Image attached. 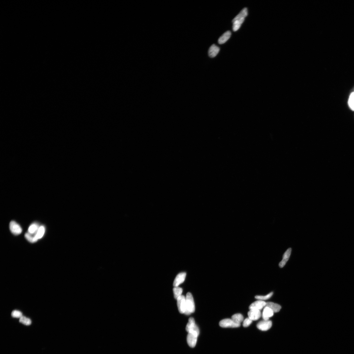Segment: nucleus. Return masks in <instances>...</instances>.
Here are the masks:
<instances>
[{"label": "nucleus", "mask_w": 354, "mask_h": 354, "mask_svg": "<svg viewBox=\"0 0 354 354\" xmlns=\"http://www.w3.org/2000/svg\"><path fill=\"white\" fill-rule=\"evenodd\" d=\"M248 14V9L247 8H245L236 16L232 21L233 30L236 32L240 28L241 24L244 21L245 18L247 16Z\"/></svg>", "instance_id": "1"}, {"label": "nucleus", "mask_w": 354, "mask_h": 354, "mask_svg": "<svg viewBox=\"0 0 354 354\" xmlns=\"http://www.w3.org/2000/svg\"><path fill=\"white\" fill-rule=\"evenodd\" d=\"M186 299V310L185 314L190 315L193 313L195 310V304L192 294L190 292L187 293Z\"/></svg>", "instance_id": "2"}, {"label": "nucleus", "mask_w": 354, "mask_h": 354, "mask_svg": "<svg viewBox=\"0 0 354 354\" xmlns=\"http://www.w3.org/2000/svg\"><path fill=\"white\" fill-rule=\"evenodd\" d=\"M186 330L188 333H194L199 335V328L195 323L193 317H190L186 327Z\"/></svg>", "instance_id": "3"}, {"label": "nucleus", "mask_w": 354, "mask_h": 354, "mask_svg": "<svg viewBox=\"0 0 354 354\" xmlns=\"http://www.w3.org/2000/svg\"><path fill=\"white\" fill-rule=\"evenodd\" d=\"M177 300L178 311L180 313L185 314L186 310V298L184 296L181 295L177 298Z\"/></svg>", "instance_id": "4"}, {"label": "nucleus", "mask_w": 354, "mask_h": 354, "mask_svg": "<svg viewBox=\"0 0 354 354\" xmlns=\"http://www.w3.org/2000/svg\"><path fill=\"white\" fill-rule=\"evenodd\" d=\"M220 326L222 328H237L240 326V324L235 322L232 319H225L220 322Z\"/></svg>", "instance_id": "5"}, {"label": "nucleus", "mask_w": 354, "mask_h": 354, "mask_svg": "<svg viewBox=\"0 0 354 354\" xmlns=\"http://www.w3.org/2000/svg\"><path fill=\"white\" fill-rule=\"evenodd\" d=\"M9 228L12 233L15 235H20L22 232L20 226L14 221H11L10 223Z\"/></svg>", "instance_id": "6"}, {"label": "nucleus", "mask_w": 354, "mask_h": 354, "mask_svg": "<svg viewBox=\"0 0 354 354\" xmlns=\"http://www.w3.org/2000/svg\"><path fill=\"white\" fill-rule=\"evenodd\" d=\"M272 326V322L268 320H263L259 322L257 325L258 329L262 331L268 330Z\"/></svg>", "instance_id": "7"}, {"label": "nucleus", "mask_w": 354, "mask_h": 354, "mask_svg": "<svg viewBox=\"0 0 354 354\" xmlns=\"http://www.w3.org/2000/svg\"><path fill=\"white\" fill-rule=\"evenodd\" d=\"M198 335L193 333H188L187 336V342L188 345L191 347H195Z\"/></svg>", "instance_id": "8"}, {"label": "nucleus", "mask_w": 354, "mask_h": 354, "mask_svg": "<svg viewBox=\"0 0 354 354\" xmlns=\"http://www.w3.org/2000/svg\"><path fill=\"white\" fill-rule=\"evenodd\" d=\"M266 303L262 300H258L252 303L249 306L250 310L260 311L266 307Z\"/></svg>", "instance_id": "9"}, {"label": "nucleus", "mask_w": 354, "mask_h": 354, "mask_svg": "<svg viewBox=\"0 0 354 354\" xmlns=\"http://www.w3.org/2000/svg\"><path fill=\"white\" fill-rule=\"evenodd\" d=\"M186 273L185 272L181 273L178 274L174 280L173 286L174 287H178L183 283L186 278Z\"/></svg>", "instance_id": "10"}, {"label": "nucleus", "mask_w": 354, "mask_h": 354, "mask_svg": "<svg viewBox=\"0 0 354 354\" xmlns=\"http://www.w3.org/2000/svg\"><path fill=\"white\" fill-rule=\"evenodd\" d=\"M248 317L252 321H256L260 318L261 314L260 311L256 310H250L248 312Z\"/></svg>", "instance_id": "11"}, {"label": "nucleus", "mask_w": 354, "mask_h": 354, "mask_svg": "<svg viewBox=\"0 0 354 354\" xmlns=\"http://www.w3.org/2000/svg\"><path fill=\"white\" fill-rule=\"evenodd\" d=\"M292 251V248H289L285 251L283 256V259L279 263V266L281 268L284 267L287 262L288 261L289 258L291 256Z\"/></svg>", "instance_id": "12"}, {"label": "nucleus", "mask_w": 354, "mask_h": 354, "mask_svg": "<svg viewBox=\"0 0 354 354\" xmlns=\"http://www.w3.org/2000/svg\"><path fill=\"white\" fill-rule=\"evenodd\" d=\"M274 312L269 307L266 306L264 308L262 317L264 320H269L270 318L273 315Z\"/></svg>", "instance_id": "13"}, {"label": "nucleus", "mask_w": 354, "mask_h": 354, "mask_svg": "<svg viewBox=\"0 0 354 354\" xmlns=\"http://www.w3.org/2000/svg\"><path fill=\"white\" fill-rule=\"evenodd\" d=\"M220 51L219 48L215 44H213L210 47L208 51L209 56L213 58L218 55Z\"/></svg>", "instance_id": "14"}, {"label": "nucleus", "mask_w": 354, "mask_h": 354, "mask_svg": "<svg viewBox=\"0 0 354 354\" xmlns=\"http://www.w3.org/2000/svg\"><path fill=\"white\" fill-rule=\"evenodd\" d=\"M231 33L230 31L226 32L220 37L218 40L219 44H222L225 43L230 38Z\"/></svg>", "instance_id": "15"}, {"label": "nucleus", "mask_w": 354, "mask_h": 354, "mask_svg": "<svg viewBox=\"0 0 354 354\" xmlns=\"http://www.w3.org/2000/svg\"><path fill=\"white\" fill-rule=\"evenodd\" d=\"M266 306L272 309L274 312H279L281 308V306L279 305L272 302H267Z\"/></svg>", "instance_id": "16"}, {"label": "nucleus", "mask_w": 354, "mask_h": 354, "mask_svg": "<svg viewBox=\"0 0 354 354\" xmlns=\"http://www.w3.org/2000/svg\"><path fill=\"white\" fill-rule=\"evenodd\" d=\"M40 226L37 223H34L32 224L28 228V232L31 234L36 235L39 229Z\"/></svg>", "instance_id": "17"}, {"label": "nucleus", "mask_w": 354, "mask_h": 354, "mask_svg": "<svg viewBox=\"0 0 354 354\" xmlns=\"http://www.w3.org/2000/svg\"><path fill=\"white\" fill-rule=\"evenodd\" d=\"M231 319L235 322L240 324L244 320L243 316L240 314H237L233 315Z\"/></svg>", "instance_id": "18"}, {"label": "nucleus", "mask_w": 354, "mask_h": 354, "mask_svg": "<svg viewBox=\"0 0 354 354\" xmlns=\"http://www.w3.org/2000/svg\"><path fill=\"white\" fill-rule=\"evenodd\" d=\"M45 232V228L44 226H40L39 229H38L37 234L35 235V238L37 241L38 240L42 238L43 237Z\"/></svg>", "instance_id": "19"}, {"label": "nucleus", "mask_w": 354, "mask_h": 354, "mask_svg": "<svg viewBox=\"0 0 354 354\" xmlns=\"http://www.w3.org/2000/svg\"><path fill=\"white\" fill-rule=\"evenodd\" d=\"M173 290L174 298L175 299H177L181 295L183 290L179 287H174Z\"/></svg>", "instance_id": "20"}, {"label": "nucleus", "mask_w": 354, "mask_h": 354, "mask_svg": "<svg viewBox=\"0 0 354 354\" xmlns=\"http://www.w3.org/2000/svg\"><path fill=\"white\" fill-rule=\"evenodd\" d=\"M273 295V292H271L266 295H257L255 296V298L258 300H266L270 298Z\"/></svg>", "instance_id": "21"}, {"label": "nucleus", "mask_w": 354, "mask_h": 354, "mask_svg": "<svg viewBox=\"0 0 354 354\" xmlns=\"http://www.w3.org/2000/svg\"><path fill=\"white\" fill-rule=\"evenodd\" d=\"M35 235H32L29 233H26L25 235V237L26 240L32 243H35L37 241L35 238Z\"/></svg>", "instance_id": "22"}, {"label": "nucleus", "mask_w": 354, "mask_h": 354, "mask_svg": "<svg viewBox=\"0 0 354 354\" xmlns=\"http://www.w3.org/2000/svg\"><path fill=\"white\" fill-rule=\"evenodd\" d=\"M19 322L22 324L27 325V326L30 325L31 324V320L29 318L24 316H22L20 318Z\"/></svg>", "instance_id": "23"}, {"label": "nucleus", "mask_w": 354, "mask_h": 354, "mask_svg": "<svg viewBox=\"0 0 354 354\" xmlns=\"http://www.w3.org/2000/svg\"><path fill=\"white\" fill-rule=\"evenodd\" d=\"M12 316L15 318H20L22 316V314L20 311L14 310L12 311L11 314Z\"/></svg>", "instance_id": "24"}, {"label": "nucleus", "mask_w": 354, "mask_h": 354, "mask_svg": "<svg viewBox=\"0 0 354 354\" xmlns=\"http://www.w3.org/2000/svg\"><path fill=\"white\" fill-rule=\"evenodd\" d=\"M253 321L251 320L249 318H247L244 320L243 324V326L244 327H247L250 326V325L252 323Z\"/></svg>", "instance_id": "25"}]
</instances>
